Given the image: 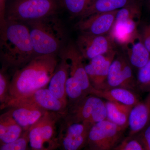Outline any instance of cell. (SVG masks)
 <instances>
[{
	"label": "cell",
	"mask_w": 150,
	"mask_h": 150,
	"mask_svg": "<svg viewBox=\"0 0 150 150\" xmlns=\"http://www.w3.org/2000/svg\"><path fill=\"white\" fill-rule=\"evenodd\" d=\"M58 64L56 54L35 56L14 74L10 83L8 100L21 97L45 88Z\"/></svg>",
	"instance_id": "6da1fadb"
},
{
	"label": "cell",
	"mask_w": 150,
	"mask_h": 150,
	"mask_svg": "<svg viewBox=\"0 0 150 150\" xmlns=\"http://www.w3.org/2000/svg\"><path fill=\"white\" fill-rule=\"evenodd\" d=\"M0 48L5 69H18L36 56L29 28L20 22L4 21L1 30Z\"/></svg>",
	"instance_id": "7a4b0ae2"
},
{
	"label": "cell",
	"mask_w": 150,
	"mask_h": 150,
	"mask_svg": "<svg viewBox=\"0 0 150 150\" xmlns=\"http://www.w3.org/2000/svg\"><path fill=\"white\" fill-rule=\"evenodd\" d=\"M35 55L56 54L62 50L66 40V33L62 21L56 15L25 23Z\"/></svg>",
	"instance_id": "3957f363"
},
{
	"label": "cell",
	"mask_w": 150,
	"mask_h": 150,
	"mask_svg": "<svg viewBox=\"0 0 150 150\" xmlns=\"http://www.w3.org/2000/svg\"><path fill=\"white\" fill-rule=\"evenodd\" d=\"M61 0H15L7 11L6 19L26 23L56 15Z\"/></svg>",
	"instance_id": "277c9868"
},
{
	"label": "cell",
	"mask_w": 150,
	"mask_h": 150,
	"mask_svg": "<svg viewBox=\"0 0 150 150\" xmlns=\"http://www.w3.org/2000/svg\"><path fill=\"white\" fill-rule=\"evenodd\" d=\"M66 114L47 111L28 129L29 145L32 150H54L59 148L56 124Z\"/></svg>",
	"instance_id": "5b68a950"
},
{
	"label": "cell",
	"mask_w": 150,
	"mask_h": 150,
	"mask_svg": "<svg viewBox=\"0 0 150 150\" xmlns=\"http://www.w3.org/2000/svg\"><path fill=\"white\" fill-rule=\"evenodd\" d=\"M64 120L71 123H87L93 125L107 119L105 102L100 98L89 95L67 108Z\"/></svg>",
	"instance_id": "8992f818"
},
{
	"label": "cell",
	"mask_w": 150,
	"mask_h": 150,
	"mask_svg": "<svg viewBox=\"0 0 150 150\" xmlns=\"http://www.w3.org/2000/svg\"><path fill=\"white\" fill-rule=\"evenodd\" d=\"M126 129L107 119L94 124L89 133L87 150H113L124 139Z\"/></svg>",
	"instance_id": "52a82bcc"
},
{
	"label": "cell",
	"mask_w": 150,
	"mask_h": 150,
	"mask_svg": "<svg viewBox=\"0 0 150 150\" xmlns=\"http://www.w3.org/2000/svg\"><path fill=\"white\" fill-rule=\"evenodd\" d=\"M31 105L48 111L66 114L68 106L56 98L48 88L38 90L24 96L10 98L1 105V109L17 105Z\"/></svg>",
	"instance_id": "ba28073f"
},
{
	"label": "cell",
	"mask_w": 150,
	"mask_h": 150,
	"mask_svg": "<svg viewBox=\"0 0 150 150\" xmlns=\"http://www.w3.org/2000/svg\"><path fill=\"white\" fill-rule=\"evenodd\" d=\"M64 120L58 135L59 148L61 150H83L86 146L92 125Z\"/></svg>",
	"instance_id": "9c48e42d"
},
{
	"label": "cell",
	"mask_w": 150,
	"mask_h": 150,
	"mask_svg": "<svg viewBox=\"0 0 150 150\" xmlns=\"http://www.w3.org/2000/svg\"><path fill=\"white\" fill-rule=\"evenodd\" d=\"M114 88H123L136 93L138 91L132 66L126 56L117 54L109 68L105 90Z\"/></svg>",
	"instance_id": "30bf717a"
},
{
	"label": "cell",
	"mask_w": 150,
	"mask_h": 150,
	"mask_svg": "<svg viewBox=\"0 0 150 150\" xmlns=\"http://www.w3.org/2000/svg\"><path fill=\"white\" fill-rule=\"evenodd\" d=\"M76 43L84 59L90 60L97 56L115 51V43L109 34L94 35L80 33Z\"/></svg>",
	"instance_id": "8fae6325"
},
{
	"label": "cell",
	"mask_w": 150,
	"mask_h": 150,
	"mask_svg": "<svg viewBox=\"0 0 150 150\" xmlns=\"http://www.w3.org/2000/svg\"><path fill=\"white\" fill-rule=\"evenodd\" d=\"M61 53L69 64V76L78 81L83 90L87 95H92L95 88L92 86L86 72L83 59L76 45L69 43L62 49Z\"/></svg>",
	"instance_id": "7c38bea8"
},
{
	"label": "cell",
	"mask_w": 150,
	"mask_h": 150,
	"mask_svg": "<svg viewBox=\"0 0 150 150\" xmlns=\"http://www.w3.org/2000/svg\"><path fill=\"white\" fill-rule=\"evenodd\" d=\"M117 54L115 50L97 56L89 60V64L85 65L91 83L95 89L102 91L106 89L109 68Z\"/></svg>",
	"instance_id": "4fadbf2b"
},
{
	"label": "cell",
	"mask_w": 150,
	"mask_h": 150,
	"mask_svg": "<svg viewBox=\"0 0 150 150\" xmlns=\"http://www.w3.org/2000/svg\"><path fill=\"white\" fill-rule=\"evenodd\" d=\"M118 11L95 14L81 19L75 27L81 33L94 35H107L115 22Z\"/></svg>",
	"instance_id": "5bb4252c"
},
{
	"label": "cell",
	"mask_w": 150,
	"mask_h": 150,
	"mask_svg": "<svg viewBox=\"0 0 150 150\" xmlns=\"http://www.w3.org/2000/svg\"><path fill=\"white\" fill-rule=\"evenodd\" d=\"M140 21V17L116 14L109 34L115 44L122 46L139 33Z\"/></svg>",
	"instance_id": "9a60e30c"
},
{
	"label": "cell",
	"mask_w": 150,
	"mask_h": 150,
	"mask_svg": "<svg viewBox=\"0 0 150 150\" xmlns=\"http://www.w3.org/2000/svg\"><path fill=\"white\" fill-rule=\"evenodd\" d=\"M150 123V92L132 107L129 119V136L139 134Z\"/></svg>",
	"instance_id": "2e32d148"
},
{
	"label": "cell",
	"mask_w": 150,
	"mask_h": 150,
	"mask_svg": "<svg viewBox=\"0 0 150 150\" xmlns=\"http://www.w3.org/2000/svg\"><path fill=\"white\" fill-rule=\"evenodd\" d=\"M60 56L61 60L49 82L48 88L56 98L68 106L66 85L69 76V64L67 59L61 53Z\"/></svg>",
	"instance_id": "e0dca14e"
},
{
	"label": "cell",
	"mask_w": 150,
	"mask_h": 150,
	"mask_svg": "<svg viewBox=\"0 0 150 150\" xmlns=\"http://www.w3.org/2000/svg\"><path fill=\"white\" fill-rule=\"evenodd\" d=\"M8 108L7 111L24 131L28 130L48 111L31 105H17Z\"/></svg>",
	"instance_id": "ac0fdd59"
},
{
	"label": "cell",
	"mask_w": 150,
	"mask_h": 150,
	"mask_svg": "<svg viewBox=\"0 0 150 150\" xmlns=\"http://www.w3.org/2000/svg\"><path fill=\"white\" fill-rule=\"evenodd\" d=\"M122 47L132 67L139 69L150 60V52L142 42L139 32Z\"/></svg>",
	"instance_id": "d6986e66"
},
{
	"label": "cell",
	"mask_w": 150,
	"mask_h": 150,
	"mask_svg": "<svg viewBox=\"0 0 150 150\" xmlns=\"http://www.w3.org/2000/svg\"><path fill=\"white\" fill-rule=\"evenodd\" d=\"M92 95L112 102L133 106L140 101L137 93L123 88H114L99 91L95 89Z\"/></svg>",
	"instance_id": "ffe728a7"
},
{
	"label": "cell",
	"mask_w": 150,
	"mask_h": 150,
	"mask_svg": "<svg viewBox=\"0 0 150 150\" xmlns=\"http://www.w3.org/2000/svg\"><path fill=\"white\" fill-rule=\"evenodd\" d=\"M24 131L7 110L0 116L1 145L11 143L21 137Z\"/></svg>",
	"instance_id": "44dd1931"
},
{
	"label": "cell",
	"mask_w": 150,
	"mask_h": 150,
	"mask_svg": "<svg viewBox=\"0 0 150 150\" xmlns=\"http://www.w3.org/2000/svg\"><path fill=\"white\" fill-rule=\"evenodd\" d=\"M137 0H95L81 16V19L92 15L118 10Z\"/></svg>",
	"instance_id": "7402d4cb"
},
{
	"label": "cell",
	"mask_w": 150,
	"mask_h": 150,
	"mask_svg": "<svg viewBox=\"0 0 150 150\" xmlns=\"http://www.w3.org/2000/svg\"><path fill=\"white\" fill-rule=\"evenodd\" d=\"M105 103L107 120L122 128H128L129 114L133 107L108 101Z\"/></svg>",
	"instance_id": "603a6c76"
},
{
	"label": "cell",
	"mask_w": 150,
	"mask_h": 150,
	"mask_svg": "<svg viewBox=\"0 0 150 150\" xmlns=\"http://www.w3.org/2000/svg\"><path fill=\"white\" fill-rule=\"evenodd\" d=\"M66 91L68 99V108L74 106L88 96L83 90L78 81L71 76L67 79Z\"/></svg>",
	"instance_id": "cb8c5ba5"
},
{
	"label": "cell",
	"mask_w": 150,
	"mask_h": 150,
	"mask_svg": "<svg viewBox=\"0 0 150 150\" xmlns=\"http://www.w3.org/2000/svg\"><path fill=\"white\" fill-rule=\"evenodd\" d=\"M95 0H61L62 5L73 16L80 17Z\"/></svg>",
	"instance_id": "d4e9b609"
},
{
	"label": "cell",
	"mask_w": 150,
	"mask_h": 150,
	"mask_svg": "<svg viewBox=\"0 0 150 150\" xmlns=\"http://www.w3.org/2000/svg\"><path fill=\"white\" fill-rule=\"evenodd\" d=\"M136 81L138 91L150 92V59L144 66L138 69Z\"/></svg>",
	"instance_id": "484cf974"
},
{
	"label": "cell",
	"mask_w": 150,
	"mask_h": 150,
	"mask_svg": "<svg viewBox=\"0 0 150 150\" xmlns=\"http://www.w3.org/2000/svg\"><path fill=\"white\" fill-rule=\"evenodd\" d=\"M113 150H146L137 135L125 137Z\"/></svg>",
	"instance_id": "4316f807"
},
{
	"label": "cell",
	"mask_w": 150,
	"mask_h": 150,
	"mask_svg": "<svg viewBox=\"0 0 150 150\" xmlns=\"http://www.w3.org/2000/svg\"><path fill=\"white\" fill-rule=\"evenodd\" d=\"M28 130L25 131L18 139L8 144L1 145L0 150H28Z\"/></svg>",
	"instance_id": "83f0119b"
},
{
	"label": "cell",
	"mask_w": 150,
	"mask_h": 150,
	"mask_svg": "<svg viewBox=\"0 0 150 150\" xmlns=\"http://www.w3.org/2000/svg\"><path fill=\"white\" fill-rule=\"evenodd\" d=\"M5 69L3 68L0 71V103L4 104L8 99L10 83L6 75Z\"/></svg>",
	"instance_id": "f1b7e54d"
},
{
	"label": "cell",
	"mask_w": 150,
	"mask_h": 150,
	"mask_svg": "<svg viewBox=\"0 0 150 150\" xmlns=\"http://www.w3.org/2000/svg\"><path fill=\"white\" fill-rule=\"evenodd\" d=\"M136 135L141 140L145 150H150V123Z\"/></svg>",
	"instance_id": "f546056e"
},
{
	"label": "cell",
	"mask_w": 150,
	"mask_h": 150,
	"mask_svg": "<svg viewBox=\"0 0 150 150\" xmlns=\"http://www.w3.org/2000/svg\"><path fill=\"white\" fill-rule=\"evenodd\" d=\"M139 32L142 42L150 53V23L144 25Z\"/></svg>",
	"instance_id": "4dcf8cb0"
},
{
	"label": "cell",
	"mask_w": 150,
	"mask_h": 150,
	"mask_svg": "<svg viewBox=\"0 0 150 150\" xmlns=\"http://www.w3.org/2000/svg\"><path fill=\"white\" fill-rule=\"evenodd\" d=\"M146 3L147 6L149 10H150V0H146Z\"/></svg>",
	"instance_id": "1f68e13d"
},
{
	"label": "cell",
	"mask_w": 150,
	"mask_h": 150,
	"mask_svg": "<svg viewBox=\"0 0 150 150\" xmlns=\"http://www.w3.org/2000/svg\"><path fill=\"white\" fill-rule=\"evenodd\" d=\"M83 150H87L86 149H84Z\"/></svg>",
	"instance_id": "d6a6232c"
},
{
	"label": "cell",
	"mask_w": 150,
	"mask_h": 150,
	"mask_svg": "<svg viewBox=\"0 0 150 150\" xmlns=\"http://www.w3.org/2000/svg\"></svg>",
	"instance_id": "836d02e7"
}]
</instances>
